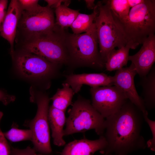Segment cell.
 <instances>
[{"label": "cell", "mask_w": 155, "mask_h": 155, "mask_svg": "<svg viewBox=\"0 0 155 155\" xmlns=\"http://www.w3.org/2000/svg\"><path fill=\"white\" fill-rule=\"evenodd\" d=\"M65 45L71 69L86 67L97 69L105 67L98 48L94 22L87 32L75 34L66 32Z\"/></svg>", "instance_id": "7a4b0ae2"}, {"label": "cell", "mask_w": 155, "mask_h": 155, "mask_svg": "<svg viewBox=\"0 0 155 155\" xmlns=\"http://www.w3.org/2000/svg\"><path fill=\"white\" fill-rule=\"evenodd\" d=\"M144 119L148 125L152 134V137L146 142V146L153 151H155V121L150 119L148 117V113L147 112L143 113Z\"/></svg>", "instance_id": "cb8c5ba5"}, {"label": "cell", "mask_w": 155, "mask_h": 155, "mask_svg": "<svg viewBox=\"0 0 155 155\" xmlns=\"http://www.w3.org/2000/svg\"><path fill=\"white\" fill-rule=\"evenodd\" d=\"M133 49L142 44L155 32V0H144L131 8L128 17L122 22L115 21Z\"/></svg>", "instance_id": "277c9868"}, {"label": "cell", "mask_w": 155, "mask_h": 155, "mask_svg": "<svg viewBox=\"0 0 155 155\" xmlns=\"http://www.w3.org/2000/svg\"><path fill=\"white\" fill-rule=\"evenodd\" d=\"M103 135L99 139L91 140L84 138L74 140L67 144L61 153V155H93L98 151L102 154L106 146Z\"/></svg>", "instance_id": "9a60e30c"}, {"label": "cell", "mask_w": 155, "mask_h": 155, "mask_svg": "<svg viewBox=\"0 0 155 155\" xmlns=\"http://www.w3.org/2000/svg\"><path fill=\"white\" fill-rule=\"evenodd\" d=\"M65 80L63 82L69 85L74 94L78 93L84 85H88L91 88L113 85V76L104 73L80 74L71 73L65 75Z\"/></svg>", "instance_id": "4fadbf2b"}, {"label": "cell", "mask_w": 155, "mask_h": 155, "mask_svg": "<svg viewBox=\"0 0 155 155\" xmlns=\"http://www.w3.org/2000/svg\"><path fill=\"white\" fill-rule=\"evenodd\" d=\"M90 92L92 105L104 119L117 111L128 100L114 85L91 88Z\"/></svg>", "instance_id": "30bf717a"}, {"label": "cell", "mask_w": 155, "mask_h": 155, "mask_svg": "<svg viewBox=\"0 0 155 155\" xmlns=\"http://www.w3.org/2000/svg\"><path fill=\"white\" fill-rule=\"evenodd\" d=\"M31 96V101L37 104V113L33 119L26 120L24 125L32 132L33 148L40 154L49 155L52 151L48 118L50 99L47 94L42 92Z\"/></svg>", "instance_id": "52a82bcc"}, {"label": "cell", "mask_w": 155, "mask_h": 155, "mask_svg": "<svg viewBox=\"0 0 155 155\" xmlns=\"http://www.w3.org/2000/svg\"><path fill=\"white\" fill-rule=\"evenodd\" d=\"M98 13L97 5L91 14L80 13L70 27L73 33L78 34L87 32L93 25Z\"/></svg>", "instance_id": "44dd1931"}, {"label": "cell", "mask_w": 155, "mask_h": 155, "mask_svg": "<svg viewBox=\"0 0 155 155\" xmlns=\"http://www.w3.org/2000/svg\"><path fill=\"white\" fill-rule=\"evenodd\" d=\"M23 11L18 0H11L0 31V36L10 44L11 54L14 51V43Z\"/></svg>", "instance_id": "5bb4252c"}, {"label": "cell", "mask_w": 155, "mask_h": 155, "mask_svg": "<svg viewBox=\"0 0 155 155\" xmlns=\"http://www.w3.org/2000/svg\"><path fill=\"white\" fill-rule=\"evenodd\" d=\"M130 49H133L132 45L128 43L124 46L117 50L114 49L109 53L105 63L107 70L112 71L119 70L127 65Z\"/></svg>", "instance_id": "ac0fdd59"}, {"label": "cell", "mask_w": 155, "mask_h": 155, "mask_svg": "<svg viewBox=\"0 0 155 155\" xmlns=\"http://www.w3.org/2000/svg\"><path fill=\"white\" fill-rule=\"evenodd\" d=\"M140 82L142 89V99L146 109L155 107V68L152 67L149 73L140 78Z\"/></svg>", "instance_id": "e0dca14e"}, {"label": "cell", "mask_w": 155, "mask_h": 155, "mask_svg": "<svg viewBox=\"0 0 155 155\" xmlns=\"http://www.w3.org/2000/svg\"><path fill=\"white\" fill-rule=\"evenodd\" d=\"M143 113L127 100L115 113L105 119L103 135L106 146L104 155H128L147 147L141 134Z\"/></svg>", "instance_id": "6da1fadb"}, {"label": "cell", "mask_w": 155, "mask_h": 155, "mask_svg": "<svg viewBox=\"0 0 155 155\" xmlns=\"http://www.w3.org/2000/svg\"><path fill=\"white\" fill-rule=\"evenodd\" d=\"M15 99V98L14 96L9 95L0 90V101L4 105H7L13 102Z\"/></svg>", "instance_id": "f546056e"}, {"label": "cell", "mask_w": 155, "mask_h": 155, "mask_svg": "<svg viewBox=\"0 0 155 155\" xmlns=\"http://www.w3.org/2000/svg\"><path fill=\"white\" fill-rule=\"evenodd\" d=\"M137 74L133 64L129 67H123L116 71L113 76V85L119 88L127 99L135 105L144 113L147 111L142 99L136 90L134 78Z\"/></svg>", "instance_id": "8fae6325"}, {"label": "cell", "mask_w": 155, "mask_h": 155, "mask_svg": "<svg viewBox=\"0 0 155 155\" xmlns=\"http://www.w3.org/2000/svg\"><path fill=\"white\" fill-rule=\"evenodd\" d=\"M44 1L47 3V6L51 8L55 9L62 4L68 6L71 3L70 0H45Z\"/></svg>", "instance_id": "f1b7e54d"}, {"label": "cell", "mask_w": 155, "mask_h": 155, "mask_svg": "<svg viewBox=\"0 0 155 155\" xmlns=\"http://www.w3.org/2000/svg\"><path fill=\"white\" fill-rule=\"evenodd\" d=\"M130 8H132L143 2L144 0H127Z\"/></svg>", "instance_id": "1f68e13d"}, {"label": "cell", "mask_w": 155, "mask_h": 155, "mask_svg": "<svg viewBox=\"0 0 155 155\" xmlns=\"http://www.w3.org/2000/svg\"><path fill=\"white\" fill-rule=\"evenodd\" d=\"M55 25L52 9L40 5L33 11H23L17 30L23 38L49 31Z\"/></svg>", "instance_id": "9c48e42d"}, {"label": "cell", "mask_w": 155, "mask_h": 155, "mask_svg": "<svg viewBox=\"0 0 155 155\" xmlns=\"http://www.w3.org/2000/svg\"><path fill=\"white\" fill-rule=\"evenodd\" d=\"M3 115L0 112V124ZM10 152L11 147L0 127V155H10Z\"/></svg>", "instance_id": "d4e9b609"}, {"label": "cell", "mask_w": 155, "mask_h": 155, "mask_svg": "<svg viewBox=\"0 0 155 155\" xmlns=\"http://www.w3.org/2000/svg\"><path fill=\"white\" fill-rule=\"evenodd\" d=\"M62 87L59 88L53 97L50 98L53 102L52 106L65 112L67 108L72 104L74 92L67 83L63 82Z\"/></svg>", "instance_id": "d6986e66"}, {"label": "cell", "mask_w": 155, "mask_h": 155, "mask_svg": "<svg viewBox=\"0 0 155 155\" xmlns=\"http://www.w3.org/2000/svg\"><path fill=\"white\" fill-rule=\"evenodd\" d=\"M65 112L52 105L49 107L48 121L52 131L54 144L58 146H64L65 142L63 138V127L66 123Z\"/></svg>", "instance_id": "2e32d148"}, {"label": "cell", "mask_w": 155, "mask_h": 155, "mask_svg": "<svg viewBox=\"0 0 155 155\" xmlns=\"http://www.w3.org/2000/svg\"><path fill=\"white\" fill-rule=\"evenodd\" d=\"M105 1L110 7L115 21L122 22L127 18L130 8L127 0H108Z\"/></svg>", "instance_id": "7402d4cb"}, {"label": "cell", "mask_w": 155, "mask_h": 155, "mask_svg": "<svg viewBox=\"0 0 155 155\" xmlns=\"http://www.w3.org/2000/svg\"><path fill=\"white\" fill-rule=\"evenodd\" d=\"M108 155H114L112 154H109Z\"/></svg>", "instance_id": "d6a6232c"}, {"label": "cell", "mask_w": 155, "mask_h": 155, "mask_svg": "<svg viewBox=\"0 0 155 155\" xmlns=\"http://www.w3.org/2000/svg\"><path fill=\"white\" fill-rule=\"evenodd\" d=\"M20 6L23 11H31L36 9L40 5L38 0H18Z\"/></svg>", "instance_id": "484cf974"}, {"label": "cell", "mask_w": 155, "mask_h": 155, "mask_svg": "<svg viewBox=\"0 0 155 155\" xmlns=\"http://www.w3.org/2000/svg\"><path fill=\"white\" fill-rule=\"evenodd\" d=\"M84 1L86 2L87 7L89 9L94 10L96 6V5L94 3L95 0H85Z\"/></svg>", "instance_id": "4dcf8cb0"}, {"label": "cell", "mask_w": 155, "mask_h": 155, "mask_svg": "<svg viewBox=\"0 0 155 155\" xmlns=\"http://www.w3.org/2000/svg\"><path fill=\"white\" fill-rule=\"evenodd\" d=\"M8 2L7 0H0V31L6 13Z\"/></svg>", "instance_id": "83f0119b"}, {"label": "cell", "mask_w": 155, "mask_h": 155, "mask_svg": "<svg viewBox=\"0 0 155 155\" xmlns=\"http://www.w3.org/2000/svg\"><path fill=\"white\" fill-rule=\"evenodd\" d=\"M10 155H44L38 154L33 148L28 146L24 149H19L13 147L11 148Z\"/></svg>", "instance_id": "4316f807"}, {"label": "cell", "mask_w": 155, "mask_h": 155, "mask_svg": "<svg viewBox=\"0 0 155 155\" xmlns=\"http://www.w3.org/2000/svg\"><path fill=\"white\" fill-rule=\"evenodd\" d=\"M55 24L62 29L70 27L78 15L79 10L73 9L62 4L55 9Z\"/></svg>", "instance_id": "ffe728a7"}, {"label": "cell", "mask_w": 155, "mask_h": 155, "mask_svg": "<svg viewBox=\"0 0 155 155\" xmlns=\"http://www.w3.org/2000/svg\"><path fill=\"white\" fill-rule=\"evenodd\" d=\"M139 51L129 56L128 60L134 65L140 78L147 75L155 61V35H150L142 43Z\"/></svg>", "instance_id": "7c38bea8"}, {"label": "cell", "mask_w": 155, "mask_h": 155, "mask_svg": "<svg viewBox=\"0 0 155 155\" xmlns=\"http://www.w3.org/2000/svg\"><path fill=\"white\" fill-rule=\"evenodd\" d=\"M3 134L6 138L12 142L26 140L32 141V134L30 129H20L15 126H12Z\"/></svg>", "instance_id": "603a6c76"}, {"label": "cell", "mask_w": 155, "mask_h": 155, "mask_svg": "<svg viewBox=\"0 0 155 155\" xmlns=\"http://www.w3.org/2000/svg\"><path fill=\"white\" fill-rule=\"evenodd\" d=\"M72 105L66 119L64 136L92 129L100 136L103 135L105 119L93 107L90 100L79 95Z\"/></svg>", "instance_id": "8992f818"}, {"label": "cell", "mask_w": 155, "mask_h": 155, "mask_svg": "<svg viewBox=\"0 0 155 155\" xmlns=\"http://www.w3.org/2000/svg\"><path fill=\"white\" fill-rule=\"evenodd\" d=\"M66 32L64 29L56 24L49 31L22 38L21 49L52 63L68 66V57L65 43Z\"/></svg>", "instance_id": "3957f363"}, {"label": "cell", "mask_w": 155, "mask_h": 155, "mask_svg": "<svg viewBox=\"0 0 155 155\" xmlns=\"http://www.w3.org/2000/svg\"><path fill=\"white\" fill-rule=\"evenodd\" d=\"M11 55L17 70L26 78L46 80L59 75L62 65L41 57L22 49Z\"/></svg>", "instance_id": "ba28073f"}, {"label": "cell", "mask_w": 155, "mask_h": 155, "mask_svg": "<svg viewBox=\"0 0 155 155\" xmlns=\"http://www.w3.org/2000/svg\"><path fill=\"white\" fill-rule=\"evenodd\" d=\"M96 5L98 13L95 23L99 52L105 63L111 51L116 47L125 46L128 41L115 21L109 6L105 1H98Z\"/></svg>", "instance_id": "5b68a950"}]
</instances>
